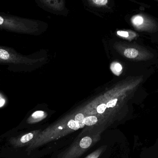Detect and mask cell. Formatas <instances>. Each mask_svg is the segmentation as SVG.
<instances>
[{"mask_svg":"<svg viewBox=\"0 0 158 158\" xmlns=\"http://www.w3.org/2000/svg\"><path fill=\"white\" fill-rule=\"evenodd\" d=\"M36 135V132H32L25 134L21 136L12 137L9 140V143L12 146L15 148L23 147L32 141Z\"/></svg>","mask_w":158,"mask_h":158,"instance_id":"obj_2","label":"cell"},{"mask_svg":"<svg viewBox=\"0 0 158 158\" xmlns=\"http://www.w3.org/2000/svg\"><path fill=\"white\" fill-rule=\"evenodd\" d=\"M110 69H111V71L114 74L118 76L121 73L122 70V66L119 63L114 62L110 65Z\"/></svg>","mask_w":158,"mask_h":158,"instance_id":"obj_4","label":"cell"},{"mask_svg":"<svg viewBox=\"0 0 158 158\" xmlns=\"http://www.w3.org/2000/svg\"><path fill=\"white\" fill-rule=\"evenodd\" d=\"M92 143V139L90 137L86 136L81 139L80 143V146L82 148L85 149L90 146Z\"/></svg>","mask_w":158,"mask_h":158,"instance_id":"obj_6","label":"cell"},{"mask_svg":"<svg viewBox=\"0 0 158 158\" xmlns=\"http://www.w3.org/2000/svg\"><path fill=\"white\" fill-rule=\"evenodd\" d=\"M117 101H118V99H115L113 100H111V101H109L107 104L106 105L107 108H113L116 106V104H117Z\"/></svg>","mask_w":158,"mask_h":158,"instance_id":"obj_12","label":"cell"},{"mask_svg":"<svg viewBox=\"0 0 158 158\" xmlns=\"http://www.w3.org/2000/svg\"><path fill=\"white\" fill-rule=\"evenodd\" d=\"M93 2L99 5H105L108 2V1L107 0H94Z\"/></svg>","mask_w":158,"mask_h":158,"instance_id":"obj_13","label":"cell"},{"mask_svg":"<svg viewBox=\"0 0 158 158\" xmlns=\"http://www.w3.org/2000/svg\"><path fill=\"white\" fill-rule=\"evenodd\" d=\"M98 119L95 116H89L85 117L84 124L87 126H92L94 125L97 122Z\"/></svg>","mask_w":158,"mask_h":158,"instance_id":"obj_7","label":"cell"},{"mask_svg":"<svg viewBox=\"0 0 158 158\" xmlns=\"http://www.w3.org/2000/svg\"><path fill=\"white\" fill-rule=\"evenodd\" d=\"M68 126L70 129L74 130H77L80 128L79 123L77 121L73 120H71L69 122Z\"/></svg>","mask_w":158,"mask_h":158,"instance_id":"obj_9","label":"cell"},{"mask_svg":"<svg viewBox=\"0 0 158 158\" xmlns=\"http://www.w3.org/2000/svg\"><path fill=\"white\" fill-rule=\"evenodd\" d=\"M106 108V105L104 104H101L98 106L97 108V111L99 114H102L105 112Z\"/></svg>","mask_w":158,"mask_h":158,"instance_id":"obj_11","label":"cell"},{"mask_svg":"<svg viewBox=\"0 0 158 158\" xmlns=\"http://www.w3.org/2000/svg\"><path fill=\"white\" fill-rule=\"evenodd\" d=\"M84 116L81 113H79L76 115L75 117V121H77L80 125V128H82L84 127Z\"/></svg>","mask_w":158,"mask_h":158,"instance_id":"obj_8","label":"cell"},{"mask_svg":"<svg viewBox=\"0 0 158 158\" xmlns=\"http://www.w3.org/2000/svg\"><path fill=\"white\" fill-rule=\"evenodd\" d=\"M44 116V112L41 110L34 112L28 119L27 122L28 123H32L40 121Z\"/></svg>","mask_w":158,"mask_h":158,"instance_id":"obj_3","label":"cell"},{"mask_svg":"<svg viewBox=\"0 0 158 158\" xmlns=\"http://www.w3.org/2000/svg\"><path fill=\"white\" fill-rule=\"evenodd\" d=\"M0 30L20 34L28 33L30 28L25 19L0 12Z\"/></svg>","mask_w":158,"mask_h":158,"instance_id":"obj_1","label":"cell"},{"mask_svg":"<svg viewBox=\"0 0 158 158\" xmlns=\"http://www.w3.org/2000/svg\"><path fill=\"white\" fill-rule=\"evenodd\" d=\"M143 17L140 16L135 17L133 19L134 24L135 25H137V26H139V25L143 24Z\"/></svg>","mask_w":158,"mask_h":158,"instance_id":"obj_10","label":"cell"},{"mask_svg":"<svg viewBox=\"0 0 158 158\" xmlns=\"http://www.w3.org/2000/svg\"><path fill=\"white\" fill-rule=\"evenodd\" d=\"M124 54L128 58H135L138 56V52L134 48H128L124 51Z\"/></svg>","mask_w":158,"mask_h":158,"instance_id":"obj_5","label":"cell"},{"mask_svg":"<svg viewBox=\"0 0 158 158\" xmlns=\"http://www.w3.org/2000/svg\"><path fill=\"white\" fill-rule=\"evenodd\" d=\"M118 35L122 37H125L127 38L129 36V33L127 32L122 31H119L117 32Z\"/></svg>","mask_w":158,"mask_h":158,"instance_id":"obj_14","label":"cell"},{"mask_svg":"<svg viewBox=\"0 0 158 158\" xmlns=\"http://www.w3.org/2000/svg\"><path fill=\"white\" fill-rule=\"evenodd\" d=\"M6 101L2 95L0 94V108L2 107L5 104Z\"/></svg>","mask_w":158,"mask_h":158,"instance_id":"obj_15","label":"cell"}]
</instances>
